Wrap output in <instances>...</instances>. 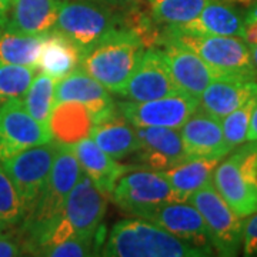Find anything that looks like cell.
<instances>
[{"label":"cell","mask_w":257,"mask_h":257,"mask_svg":"<svg viewBox=\"0 0 257 257\" xmlns=\"http://www.w3.org/2000/svg\"><path fill=\"white\" fill-rule=\"evenodd\" d=\"M6 229V227H5V226H3V224H2V223H0V234H2V233H3V230Z\"/></svg>","instance_id":"7bdbcfd3"},{"label":"cell","mask_w":257,"mask_h":257,"mask_svg":"<svg viewBox=\"0 0 257 257\" xmlns=\"http://www.w3.org/2000/svg\"><path fill=\"white\" fill-rule=\"evenodd\" d=\"M243 254L257 257V213L247 216L243 220Z\"/></svg>","instance_id":"836d02e7"},{"label":"cell","mask_w":257,"mask_h":257,"mask_svg":"<svg viewBox=\"0 0 257 257\" xmlns=\"http://www.w3.org/2000/svg\"><path fill=\"white\" fill-rule=\"evenodd\" d=\"M199 107V100L186 93H177L147 101L123 100L117 110L136 127L179 128Z\"/></svg>","instance_id":"8fae6325"},{"label":"cell","mask_w":257,"mask_h":257,"mask_svg":"<svg viewBox=\"0 0 257 257\" xmlns=\"http://www.w3.org/2000/svg\"><path fill=\"white\" fill-rule=\"evenodd\" d=\"M96 2L119 10L133 9V8L143 6V3H146V0H96Z\"/></svg>","instance_id":"d590c367"},{"label":"cell","mask_w":257,"mask_h":257,"mask_svg":"<svg viewBox=\"0 0 257 257\" xmlns=\"http://www.w3.org/2000/svg\"><path fill=\"white\" fill-rule=\"evenodd\" d=\"M187 202L202 214L213 250L224 257L237 256L243 239V219L233 211L214 184L194 192Z\"/></svg>","instance_id":"ba28073f"},{"label":"cell","mask_w":257,"mask_h":257,"mask_svg":"<svg viewBox=\"0 0 257 257\" xmlns=\"http://www.w3.org/2000/svg\"><path fill=\"white\" fill-rule=\"evenodd\" d=\"M25 219V209L18 190L0 163V223L5 227L18 226Z\"/></svg>","instance_id":"1f68e13d"},{"label":"cell","mask_w":257,"mask_h":257,"mask_svg":"<svg viewBox=\"0 0 257 257\" xmlns=\"http://www.w3.org/2000/svg\"><path fill=\"white\" fill-rule=\"evenodd\" d=\"M10 5H12V0H0V26H3L8 20Z\"/></svg>","instance_id":"ab89813d"},{"label":"cell","mask_w":257,"mask_h":257,"mask_svg":"<svg viewBox=\"0 0 257 257\" xmlns=\"http://www.w3.org/2000/svg\"><path fill=\"white\" fill-rule=\"evenodd\" d=\"M49 142V128L29 114L22 99H12L0 107V162Z\"/></svg>","instance_id":"7c38bea8"},{"label":"cell","mask_w":257,"mask_h":257,"mask_svg":"<svg viewBox=\"0 0 257 257\" xmlns=\"http://www.w3.org/2000/svg\"><path fill=\"white\" fill-rule=\"evenodd\" d=\"M253 20H257V2L247 10V13L244 15V22H253Z\"/></svg>","instance_id":"60d3db41"},{"label":"cell","mask_w":257,"mask_h":257,"mask_svg":"<svg viewBox=\"0 0 257 257\" xmlns=\"http://www.w3.org/2000/svg\"><path fill=\"white\" fill-rule=\"evenodd\" d=\"M250 55H251V62H253L254 70H256L257 73V45L256 46L250 47Z\"/></svg>","instance_id":"b9f144b4"},{"label":"cell","mask_w":257,"mask_h":257,"mask_svg":"<svg viewBox=\"0 0 257 257\" xmlns=\"http://www.w3.org/2000/svg\"><path fill=\"white\" fill-rule=\"evenodd\" d=\"M146 52L142 39L130 29L111 32L82 52L80 69L100 82L111 94H121Z\"/></svg>","instance_id":"3957f363"},{"label":"cell","mask_w":257,"mask_h":257,"mask_svg":"<svg viewBox=\"0 0 257 257\" xmlns=\"http://www.w3.org/2000/svg\"><path fill=\"white\" fill-rule=\"evenodd\" d=\"M180 130L184 150L189 157L223 159L230 153L224 140L221 119L197 107Z\"/></svg>","instance_id":"ac0fdd59"},{"label":"cell","mask_w":257,"mask_h":257,"mask_svg":"<svg viewBox=\"0 0 257 257\" xmlns=\"http://www.w3.org/2000/svg\"><path fill=\"white\" fill-rule=\"evenodd\" d=\"M73 150L83 173L104 194H111L121 176L138 169V166L121 165L116 159L104 153L90 136L76 143Z\"/></svg>","instance_id":"d6986e66"},{"label":"cell","mask_w":257,"mask_h":257,"mask_svg":"<svg viewBox=\"0 0 257 257\" xmlns=\"http://www.w3.org/2000/svg\"><path fill=\"white\" fill-rule=\"evenodd\" d=\"M107 207V194L83 173L55 224L37 241L33 254L67 239H96Z\"/></svg>","instance_id":"277c9868"},{"label":"cell","mask_w":257,"mask_h":257,"mask_svg":"<svg viewBox=\"0 0 257 257\" xmlns=\"http://www.w3.org/2000/svg\"><path fill=\"white\" fill-rule=\"evenodd\" d=\"M25 248L22 241L12 236H6L5 233L0 234V257H15L22 256Z\"/></svg>","instance_id":"e575fe53"},{"label":"cell","mask_w":257,"mask_h":257,"mask_svg":"<svg viewBox=\"0 0 257 257\" xmlns=\"http://www.w3.org/2000/svg\"><path fill=\"white\" fill-rule=\"evenodd\" d=\"M193 35L207 36H234L244 35V15L241 10L230 6L221 0H209L197 18L180 26H166Z\"/></svg>","instance_id":"44dd1931"},{"label":"cell","mask_w":257,"mask_h":257,"mask_svg":"<svg viewBox=\"0 0 257 257\" xmlns=\"http://www.w3.org/2000/svg\"><path fill=\"white\" fill-rule=\"evenodd\" d=\"M220 159L189 157L172 169L159 172L177 196L179 202H187L193 193L213 183V175Z\"/></svg>","instance_id":"d4e9b609"},{"label":"cell","mask_w":257,"mask_h":257,"mask_svg":"<svg viewBox=\"0 0 257 257\" xmlns=\"http://www.w3.org/2000/svg\"><path fill=\"white\" fill-rule=\"evenodd\" d=\"M63 101L80 103L92 111L94 123L117 110V103L111 93L80 66L70 74L56 82L55 104Z\"/></svg>","instance_id":"2e32d148"},{"label":"cell","mask_w":257,"mask_h":257,"mask_svg":"<svg viewBox=\"0 0 257 257\" xmlns=\"http://www.w3.org/2000/svg\"><path fill=\"white\" fill-rule=\"evenodd\" d=\"M47 36L26 35L0 26V62L37 69L40 52Z\"/></svg>","instance_id":"4316f807"},{"label":"cell","mask_w":257,"mask_h":257,"mask_svg":"<svg viewBox=\"0 0 257 257\" xmlns=\"http://www.w3.org/2000/svg\"><path fill=\"white\" fill-rule=\"evenodd\" d=\"M55 87L56 80L46 73H40L35 76L33 82L22 97V103L25 109L32 114V117L42 123L49 128V119L55 106Z\"/></svg>","instance_id":"f1b7e54d"},{"label":"cell","mask_w":257,"mask_h":257,"mask_svg":"<svg viewBox=\"0 0 257 257\" xmlns=\"http://www.w3.org/2000/svg\"><path fill=\"white\" fill-rule=\"evenodd\" d=\"M177 93L182 92L172 77L160 47L155 46L146 49L120 96L126 100L147 101Z\"/></svg>","instance_id":"4fadbf2b"},{"label":"cell","mask_w":257,"mask_h":257,"mask_svg":"<svg viewBox=\"0 0 257 257\" xmlns=\"http://www.w3.org/2000/svg\"><path fill=\"white\" fill-rule=\"evenodd\" d=\"M257 96V80L239 77L214 79L199 97V107L223 119L241 104Z\"/></svg>","instance_id":"ffe728a7"},{"label":"cell","mask_w":257,"mask_h":257,"mask_svg":"<svg viewBox=\"0 0 257 257\" xmlns=\"http://www.w3.org/2000/svg\"><path fill=\"white\" fill-rule=\"evenodd\" d=\"M82 175V167L73 147L57 145V153L46 187L35 209L20 223V241L26 253L33 254L37 241L60 217L69 194Z\"/></svg>","instance_id":"6da1fadb"},{"label":"cell","mask_w":257,"mask_h":257,"mask_svg":"<svg viewBox=\"0 0 257 257\" xmlns=\"http://www.w3.org/2000/svg\"><path fill=\"white\" fill-rule=\"evenodd\" d=\"M96 247H94V239H67L57 243L55 246L45 248L40 251L39 256L49 257H83L94 256Z\"/></svg>","instance_id":"d6a6232c"},{"label":"cell","mask_w":257,"mask_h":257,"mask_svg":"<svg viewBox=\"0 0 257 257\" xmlns=\"http://www.w3.org/2000/svg\"><path fill=\"white\" fill-rule=\"evenodd\" d=\"M56 153L57 145L55 142H49L26 149L0 162L20 196L25 217L35 209L46 187Z\"/></svg>","instance_id":"9c48e42d"},{"label":"cell","mask_w":257,"mask_h":257,"mask_svg":"<svg viewBox=\"0 0 257 257\" xmlns=\"http://www.w3.org/2000/svg\"><path fill=\"white\" fill-rule=\"evenodd\" d=\"M136 133L139 138L136 159L150 170L163 172L189 159L177 128L136 127Z\"/></svg>","instance_id":"e0dca14e"},{"label":"cell","mask_w":257,"mask_h":257,"mask_svg":"<svg viewBox=\"0 0 257 257\" xmlns=\"http://www.w3.org/2000/svg\"><path fill=\"white\" fill-rule=\"evenodd\" d=\"M217 165L213 184L240 217L257 213V142H246Z\"/></svg>","instance_id":"52a82bcc"},{"label":"cell","mask_w":257,"mask_h":257,"mask_svg":"<svg viewBox=\"0 0 257 257\" xmlns=\"http://www.w3.org/2000/svg\"><path fill=\"white\" fill-rule=\"evenodd\" d=\"M209 0H146L147 12L157 26H180L202 13Z\"/></svg>","instance_id":"83f0119b"},{"label":"cell","mask_w":257,"mask_h":257,"mask_svg":"<svg viewBox=\"0 0 257 257\" xmlns=\"http://www.w3.org/2000/svg\"><path fill=\"white\" fill-rule=\"evenodd\" d=\"M143 220L150 221L176 237L213 253L202 214L189 202L165 203L147 213Z\"/></svg>","instance_id":"9a60e30c"},{"label":"cell","mask_w":257,"mask_h":257,"mask_svg":"<svg viewBox=\"0 0 257 257\" xmlns=\"http://www.w3.org/2000/svg\"><path fill=\"white\" fill-rule=\"evenodd\" d=\"M256 100L257 96L251 97L244 104H241L236 110H233L226 117L221 119L223 135L230 152L247 142L248 126H250V119Z\"/></svg>","instance_id":"4dcf8cb0"},{"label":"cell","mask_w":257,"mask_h":257,"mask_svg":"<svg viewBox=\"0 0 257 257\" xmlns=\"http://www.w3.org/2000/svg\"><path fill=\"white\" fill-rule=\"evenodd\" d=\"M35 67L0 62V107L12 99H22L36 76Z\"/></svg>","instance_id":"f546056e"},{"label":"cell","mask_w":257,"mask_h":257,"mask_svg":"<svg viewBox=\"0 0 257 257\" xmlns=\"http://www.w3.org/2000/svg\"><path fill=\"white\" fill-rule=\"evenodd\" d=\"M247 142H257V100L253 113H251V119H250V126H248Z\"/></svg>","instance_id":"74e56055"},{"label":"cell","mask_w":257,"mask_h":257,"mask_svg":"<svg viewBox=\"0 0 257 257\" xmlns=\"http://www.w3.org/2000/svg\"><path fill=\"white\" fill-rule=\"evenodd\" d=\"M163 39L175 40L177 43L189 47L220 74V77L257 80L250 47L243 37L193 35L176 29L163 28L160 42Z\"/></svg>","instance_id":"5b68a950"},{"label":"cell","mask_w":257,"mask_h":257,"mask_svg":"<svg viewBox=\"0 0 257 257\" xmlns=\"http://www.w3.org/2000/svg\"><path fill=\"white\" fill-rule=\"evenodd\" d=\"M82 50L63 35L52 32L43 43L37 70L52 76L56 82L74 72L80 66Z\"/></svg>","instance_id":"484cf974"},{"label":"cell","mask_w":257,"mask_h":257,"mask_svg":"<svg viewBox=\"0 0 257 257\" xmlns=\"http://www.w3.org/2000/svg\"><path fill=\"white\" fill-rule=\"evenodd\" d=\"M221 2H224V3H227L230 6H233V8H236V9L239 10H246L247 12L254 3H256L257 0H221Z\"/></svg>","instance_id":"f35d334b"},{"label":"cell","mask_w":257,"mask_h":257,"mask_svg":"<svg viewBox=\"0 0 257 257\" xmlns=\"http://www.w3.org/2000/svg\"><path fill=\"white\" fill-rule=\"evenodd\" d=\"M244 42L247 43L248 47L256 46L257 45V20L247 22L244 28V35H243Z\"/></svg>","instance_id":"8d00e7d4"},{"label":"cell","mask_w":257,"mask_h":257,"mask_svg":"<svg viewBox=\"0 0 257 257\" xmlns=\"http://www.w3.org/2000/svg\"><path fill=\"white\" fill-rule=\"evenodd\" d=\"M90 138L104 153L116 160L135 155L139 149L136 127L119 110L94 123Z\"/></svg>","instance_id":"cb8c5ba5"},{"label":"cell","mask_w":257,"mask_h":257,"mask_svg":"<svg viewBox=\"0 0 257 257\" xmlns=\"http://www.w3.org/2000/svg\"><path fill=\"white\" fill-rule=\"evenodd\" d=\"M159 47L173 80L182 93L199 100L204 89L214 79H220V74L189 47L169 39H163Z\"/></svg>","instance_id":"5bb4252c"},{"label":"cell","mask_w":257,"mask_h":257,"mask_svg":"<svg viewBox=\"0 0 257 257\" xmlns=\"http://www.w3.org/2000/svg\"><path fill=\"white\" fill-rule=\"evenodd\" d=\"M110 196L120 210L139 219L165 203L179 202L173 189L159 172L139 167L120 177Z\"/></svg>","instance_id":"30bf717a"},{"label":"cell","mask_w":257,"mask_h":257,"mask_svg":"<svg viewBox=\"0 0 257 257\" xmlns=\"http://www.w3.org/2000/svg\"><path fill=\"white\" fill-rule=\"evenodd\" d=\"M63 0H12L5 26L26 35L47 36L56 28Z\"/></svg>","instance_id":"7402d4cb"},{"label":"cell","mask_w":257,"mask_h":257,"mask_svg":"<svg viewBox=\"0 0 257 257\" xmlns=\"http://www.w3.org/2000/svg\"><path fill=\"white\" fill-rule=\"evenodd\" d=\"M52 142L62 146H72L89 138L94 126L92 111L80 103L63 101L53 106L49 119Z\"/></svg>","instance_id":"603a6c76"},{"label":"cell","mask_w":257,"mask_h":257,"mask_svg":"<svg viewBox=\"0 0 257 257\" xmlns=\"http://www.w3.org/2000/svg\"><path fill=\"white\" fill-rule=\"evenodd\" d=\"M210 254V251L139 217L117 221L100 251V256L106 257H203Z\"/></svg>","instance_id":"7a4b0ae2"},{"label":"cell","mask_w":257,"mask_h":257,"mask_svg":"<svg viewBox=\"0 0 257 257\" xmlns=\"http://www.w3.org/2000/svg\"><path fill=\"white\" fill-rule=\"evenodd\" d=\"M126 28L124 10L96 0H63L53 32L73 42L82 52L111 32Z\"/></svg>","instance_id":"8992f818"}]
</instances>
